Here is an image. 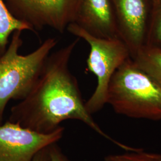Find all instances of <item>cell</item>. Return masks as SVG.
I'll return each mask as SVG.
<instances>
[{"mask_svg":"<svg viewBox=\"0 0 161 161\" xmlns=\"http://www.w3.org/2000/svg\"><path fill=\"white\" fill-rule=\"evenodd\" d=\"M161 47V0H151L146 44Z\"/></svg>","mask_w":161,"mask_h":161,"instance_id":"cell-11","label":"cell"},{"mask_svg":"<svg viewBox=\"0 0 161 161\" xmlns=\"http://www.w3.org/2000/svg\"><path fill=\"white\" fill-rule=\"evenodd\" d=\"M74 23L96 37L120 38L112 0H77Z\"/></svg>","mask_w":161,"mask_h":161,"instance_id":"cell-8","label":"cell"},{"mask_svg":"<svg viewBox=\"0 0 161 161\" xmlns=\"http://www.w3.org/2000/svg\"><path fill=\"white\" fill-rule=\"evenodd\" d=\"M79 38L51 53L28 95L13 106L8 121L41 134L53 132L64 121H80L124 150L128 146L106 134L87 110L69 64Z\"/></svg>","mask_w":161,"mask_h":161,"instance_id":"cell-1","label":"cell"},{"mask_svg":"<svg viewBox=\"0 0 161 161\" xmlns=\"http://www.w3.org/2000/svg\"><path fill=\"white\" fill-rule=\"evenodd\" d=\"M119 36L132 58L145 46L151 0H112Z\"/></svg>","mask_w":161,"mask_h":161,"instance_id":"cell-7","label":"cell"},{"mask_svg":"<svg viewBox=\"0 0 161 161\" xmlns=\"http://www.w3.org/2000/svg\"><path fill=\"white\" fill-rule=\"evenodd\" d=\"M66 30L86 41L90 47L86 60L87 69L96 75L97 83L92 96L86 102V106L92 115L107 104L110 80L116 70L129 58H131L130 52L120 38L106 39L94 36L74 23L69 25Z\"/></svg>","mask_w":161,"mask_h":161,"instance_id":"cell-4","label":"cell"},{"mask_svg":"<svg viewBox=\"0 0 161 161\" xmlns=\"http://www.w3.org/2000/svg\"><path fill=\"white\" fill-rule=\"evenodd\" d=\"M64 128L41 134L8 121L0 124V161H33L41 150L56 143L64 136Z\"/></svg>","mask_w":161,"mask_h":161,"instance_id":"cell-6","label":"cell"},{"mask_svg":"<svg viewBox=\"0 0 161 161\" xmlns=\"http://www.w3.org/2000/svg\"><path fill=\"white\" fill-rule=\"evenodd\" d=\"M104 161H161V154L138 149L123 154L109 155L104 158Z\"/></svg>","mask_w":161,"mask_h":161,"instance_id":"cell-12","label":"cell"},{"mask_svg":"<svg viewBox=\"0 0 161 161\" xmlns=\"http://www.w3.org/2000/svg\"><path fill=\"white\" fill-rule=\"evenodd\" d=\"M12 14L36 34L46 27L64 33L74 23L77 0H4Z\"/></svg>","mask_w":161,"mask_h":161,"instance_id":"cell-5","label":"cell"},{"mask_svg":"<svg viewBox=\"0 0 161 161\" xmlns=\"http://www.w3.org/2000/svg\"><path fill=\"white\" fill-rule=\"evenodd\" d=\"M131 58L161 90V47L145 45Z\"/></svg>","mask_w":161,"mask_h":161,"instance_id":"cell-9","label":"cell"},{"mask_svg":"<svg viewBox=\"0 0 161 161\" xmlns=\"http://www.w3.org/2000/svg\"><path fill=\"white\" fill-rule=\"evenodd\" d=\"M107 104L115 112L136 119L161 120V90L129 58L110 80Z\"/></svg>","mask_w":161,"mask_h":161,"instance_id":"cell-2","label":"cell"},{"mask_svg":"<svg viewBox=\"0 0 161 161\" xmlns=\"http://www.w3.org/2000/svg\"><path fill=\"white\" fill-rule=\"evenodd\" d=\"M49 161H70L56 143L49 146Z\"/></svg>","mask_w":161,"mask_h":161,"instance_id":"cell-13","label":"cell"},{"mask_svg":"<svg viewBox=\"0 0 161 161\" xmlns=\"http://www.w3.org/2000/svg\"><path fill=\"white\" fill-rule=\"evenodd\" d=\"M49 146L40 151L35 156L33 161H49Z\"/></svg>","mask_w":161,"mask_h":161,"instance_id":"cell-14","label":"cell"},{"mask_svg":"<svg viewBox=\"0 0 161 161\" xmlns=\"http://www.w3.org/2000/svg\"><path fill=\"white\" fill-rule=\"evenodd\" d=\"M16 31L34 32L29 25L18 20L12 14L4 0H0V57L8 46L10 36Z\"/></svg>","mask_w":161,"mask_h":161,"instance_id":"cell-10","label":"cell"},{"mask_svg":"<svg viewBox=\"0 0 161 161\" xmlns=\"http://www.w3.org/2000/svg\"><path fill=\"white\" fill-rule=\"evenodd\" d=\"M23 31H16L5 53L0 57V124L4 110L10 100H22L34 86L47 58L58 41L49 38L34 52L21 55Z\"/></svg>","mask_w":161,"mask_h":161,"instance_id":"cell-3","label":"cell"}]
</instances>
